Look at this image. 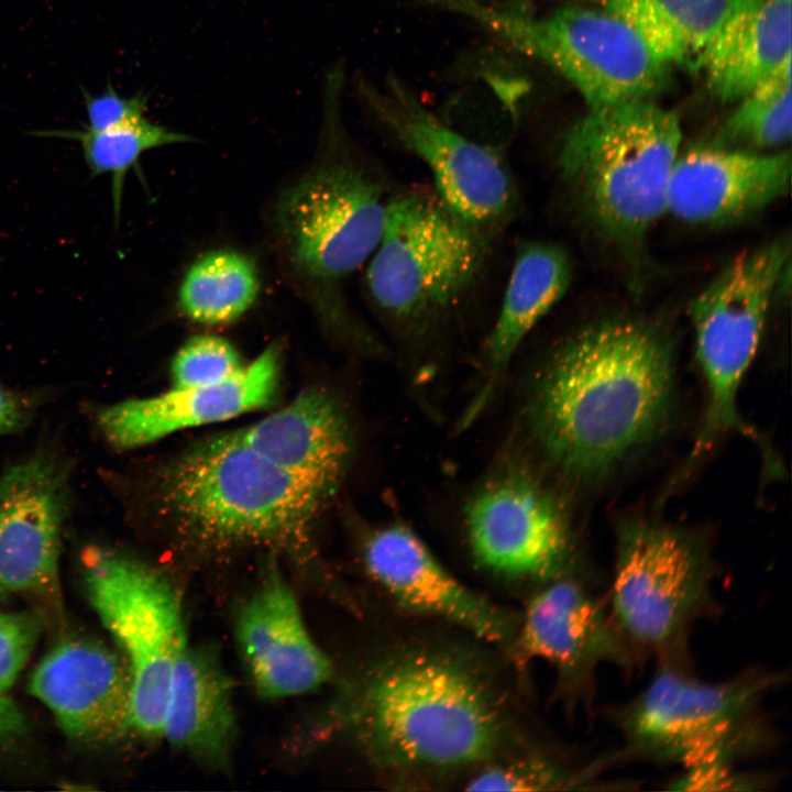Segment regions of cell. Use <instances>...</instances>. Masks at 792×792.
<instances>
[{"instance_id": "8", "label": "cell", "mask_w": 792, "mask_h": 792, "mask_svg": "<svg viewBox=\"0 0 792 792\" xmlns=\"http://www.w3.org/2000/svg\"><path fill=\"white\" fill-rule=\"evenodd\" d=\"M484 260L482 231L454 215L437 194L391 195L365 286L392 322L421 328L458 306Z\"/></svg>"}, {"instance_id": "17", "label": "cell", "mask_w": 792, "mask_h": 792, "mask_svg": "<svg viewBox=\"0 0 792 792\" xmlns=\"http://www.w3.org/2000/svg\"><path fill=\"white\" fill-rule=\"evenodd\" d=\"M790 182L789 151L695 146L676 157L667 211L689 223L723 226L780 199L789 191Z\"/></svg>"}, {"instance_id": "9", "label": "cell", "mask_w": 792, "mask_h": 792, "mask_svg": "<svg viewBox=\"0 0 792 792\" xmlns=\"http://www.w3.org/2000/svg\"><path fill=\"white\" fill-rule=\"evenodd\" d=\"M706 549L668 526L623 527L607 595L610 614L637 657L685 654L696 622L715 609Z\"/></svg>"}, {"instance_id": "13", "label": "cell", "mask_w": 792, "mask_h": 792, "mask_svg": "<svg viewBox=\"0 0 792 792\" xmlns=\"http://www.w3.org/2000/svg\"><path fill=\"white\" fill-rule=\"evenodd\" d=\"M74 468L64 449L47 443L0 472V598L57 592Z\"/></svg>"}, {"instance_id": "6", "label": "cell", "mask_w": 792, "mask_h": 792, "mask_svg": "<svg viewBox=\"0 0 792 792\" xmlns=\"http://www.w3.org/2000/svg\"><path fill=\"white\" fill-rule=\"evenodd\" d=\"M681 140L674 112L650 98L622 101L588 109L572 125L560 167L596 227L634 243L667 211Z\"/></svg>"}, {"instance_id": "1", "label": "cell", "mask_w": 792, "mask_h": 792, "mask_svg": "<svg viewBox=\"0 0 792 792\" xmlns=\"http://www.w3.org/2000/svg\"><path fill=\"white\" fill-rule=\"evenodd\" d=\"M672 385V354L662 336L635 321H606L572 337L541 369L529 425L556 466L595 479L659 429Z\"/></svg>"}, {"instance_id": "24", "label": "cell", "mask_w": 792, "mask_h": 792, "mask_svg": "<svg viewBox=\"0 0 792 792\" xmlns=\"http://www.w3.org/2000/svg\"><path fill=\"white\" fill-rule=\"evenodd\" d=\"M792 57V0H730L701 67L713 94L738 101Z\"/></svg>"}, {"instance_id": "25", "label": "cell", "mask_w": 792, "mask_h": 792, "mask_svg": "<svg viewBox=\"0 0 792 792\" xmlns=\"http://www.w3.org/2000/svg\"><path fill=\"white\" fill-rule=\"evenodd\" d=\"M257 292V273L250 258L232 250H217L188 268L179 286L178 306L193 321L226 324L250 309Z\"/></svg>"}, {"instance_id": "15", "label": "cell", "mask_w": 792, "mask_h": 792, "mask_svg": "<svg viewBox=\"0 0 792 792\" xmlns=\"http://www.w3.org/2000/svg\"><path fill=\"white\" fill-rule=\"evenodd\" d=\"M520 654L558 669L571 689L591 695L603 664L634 669L638 657L607 604L574 575L543 583L529 601L519 629Z\"/></svg>"}, {"instance_id": "10", "label": "cell", "mask_w": 792, "mask_h": 792, "mask_svg": "<svg viewBox=\"0 0 792 792\" xmlns=\"http://www.w3.org/2000/svg\"><path fill=\"white\" fill-rule=\"evenodd\" d=\"M80 563L90 605L127 660L132 728L161 735L174 668L187 645L176 590L154 568L110 547H86Z\"/></svg>"}, {"instance_id": "31", "label": "cell", "mask_w": 792, "mask_h": 792, "mask_svg": "<svg viewBox=\"0 0 792 792\" xmlns=\"http://www.w3.org/2000/svg\"><path fill=\"white\" fill-rule=\"evenodd\" d=\"M38 635V623L28 613H0V696L12 686Z\"/></svg>"}, {"instance_id": "23", "label": "cell", "mask_w": 792, "mask_h": 792, "mask_svg": "<svg viewBox=\"0 0 792 792\" xmlns=\"http://www.w3.org/2000/svg\"><path fill=\"white\" fill-rule=\"evenodd\" d=\"M230 679L208 647L186 645L172 675L162 734L210 766H224L237 735Z\"/></svg>"}, {"instance_id": "27", "label": "cell", "mask_w": 792, "mask_h": 792, "mask_svg": "<svg viewBox=\"0 0 792 792\" xmlns=\"http://www.w3.org/2000/svg\"><path fill=\"white\" fill-rule=\"evenodd\" d=\"M792 57L758 81L718 132L717 145L776 148L792 134Z\"/></svg>"}, {"instance_id": "35", "label": "cell", "mask_w": 792, "mask_h": 792, "mask_svg": "<svg viewBox=\"0 0 792 792\" xmlns=\"http://www.w3.org/2000/svg\"><path fill=\"white\" fill-rule=\"evenodd\" d=\"M24 728V718L13 702L0 696V739L19 734Z\"/></svg>"}, {"instance_id": "4", "label": "cell", "mask_w": 792, "mask_h": 792, "mask_svg": "<svg viewBox=\"0 0 792 792\" xmlns=\"http://www.w3.org/2000/svg\"><path fill=\"white\" fill-rule=\"evenodd\" d=\"M354 729L378 761L447 768L493 752L501 719L483 681L436 653L389 660L364 683L351 711Z\"/></svg>"}, {"instance_id": "32", "label": "cell", "mask_w": 792, "mask_h": 792, "mask_svg": "<svg viewBox=\"0 0 792 792\" xmlns=\"http://www.w3.org/2000/svg\"><path fill=\"white\" fill-rule=\"evenodd\" d=\"M88 131L100 132L141 121L145 118L147 96L142 91L124 97L112 86L98 95L81 88Z\"/></svg>"}, {"instance_id": "18", "label": "cell", "mask_w": 792, "mask_h": 792, "mask_svg": "<svg viewBox=\"0 0 792 792\" xmlns=\"http://www.w3.org/2000/svg\"><path fill=\"white\" fill-rule=\"evenodd\" d=\"M235 637L257 692L283 698L316 690L332 664L308 632L289 583L274 566L239 610Z\"/></svg>"}, {"instance_id": "2", "label": "cell", "mask_w": 792, "mask_h": 792, "mask_svg": "<svg viewBox=\"0 0 792 792\" xmlns=\"http://www.w3.org/2000/svg\"><path fill=\"white\" fill-rule=\"evenodd\" d=\"M344 64L331 66L322 87V122L311 165L279 195L272 230L293 279L324 312L376 249L391 195L378 172L349 136L341 114Z\"/></svg>"}, {"instance_id": "26", "label": "cell", "mask_w": 792, "mask_h": 792, "mask_svg": "<svg viewBox=\"0 0 792 792\" xmlns=\"http://www.w3.org/2000/svg\"><path fill=\"white\" fill-rule=\"evenodd\" d=\"M33 134L77 141L90 176H111L116 223L120 220L125 176L139 164L141 156L156 147L194 141L190 135L156 124L146 117L139 122L100 132L82 128L41 130Z\"/></svg>"}, {"instance_id": "22", "label": "cell", "mask_w": 792, "mask_h": 792, "mask_svg": "<svg viewBox=\"0 0 792 792\" xmlns=\"http://www.w3.org/2000/svg\"><path fill=\"white\" fill-rule=\"evenodd\" d=\"M570 279V258L561 246L531 241L517 249L497 319L484 345L481 389L465 421L485 407L517 349L563 297Z\"/></svg>"}, {"instance_id": "16", "label": "cell", "mask_w": 792, "mask_h": 792, "mask_svg": "<svg viewBox=\"0 0 792 792\" xmlns=\"http://www.w3.org/2000/svg\"><path fill=\"white\" fill-rule=\"evenodd\" d=\"M279 376V351L265 349L229 380L208 386H174L144 398L96 408L92 422L116 451L144 447L173 432L223 421L270 404Z\"/></svg>"}, {"instance_id": "21", "label": "cell", "mask_w": 792, "mask_h": 792, "mask_svg": "<svg viewBox=\"0 0 792 792\" xmlns=\"http://www.w3.org/2000/svg\"><path fill=\"white\" fill-rule=\"evenodd\" d=\"M232 433L328 496L343 479L352 453V433L341 406L319 388L306 389L287 406Z\"/></svg>"}, {"instance_id": "29", "label": "cell", "mask_w": 792, "mask_h": 792, "mask_svg": "<svg viewBox=\"0 0 792 792\" xmlns=\"http://www.w3.org/2000/svg\"><path fill=\"white\" fill-rule=\"evenodd\" d=\"M242 367L240 355L231 343L215 336H196L189 339L174 358V386L220 384Z\"/></svg>"}, {"instance_id": "33", "label": "cell", "mask_w": 792, "mask_h": 792, "mask_svg": "<svg viewBox=\"0 0 792 792\" xmlns=\"http://www.w3.org/2000/svg\"><path fill=\"white\" fill-rule=\"evenodd\" d=\"M767 783L760 774H745L737 772L734 765L712 763L684 769L683 774L674 782L676 790H746L756 789L758 784Z\"/></svg>"}, {"instance_id": "5", "label": "cell", "mask_w": 792, "mask_h": 792, "mask_svg": "<svg viewBox=\"0 0 792 792\" xmlns=\"http://www.w3.org/2000/svg\"><path fill=\"white\" fill-rule=\"evenodd\" d=\"M784 679L755 668L708 682L692 672L685 654L659 659L649 683L613 713L620 755L683 770L759 755L776 739L762 702Z\"/></svg>"}, {"instance_id": "14", "label": "cell", "mask_w": 792, "mask_h": 792, "mask_svg": "<svg viewBox=\"0 0 792 792\" xmlns=\"http://www.w3.org/2000/svg\"><path fill=\"white\" fill-rule=\"evenodd\" d=\"M464 519L472 554L486 569L543 583L568 574V521L530 476L514 472L488 482L470 498Z\"/></svg>"}, {"instance_id": "28", "label": "cell", "mask_w": 792, "mask_h": 792, "mask_svg": "<svg viewBox=\"0 0 792 792\" xmlns=\"http://www.w3.org/2000/svg\"><path fill=\"white\" fill-rule=\"evenodd\" d=\"M628 24L668 65H681L685 34L707 0H593Z\"/></svg>"}, {"instance_id": "30", "label": "cell", "mask_w": 792, "mask_h": 792, "mask_svg": "<svg viewBox=\"0 0 792 792\" xmlns=\"http://www.w3.org/2000/svg\"><path fill=\"white\" fill-rule=\"evenodd\" d=\"M592 777L570 773L543 758H527L483 770L470 782L472 791L561 790L586 783Z\"/></svg>"}, {"instance_id": "3", "label": "cell", "mask_w": 792, "mask_h": 792, "mask_svg": "<svg viewBox=\"0 0 792 792\" xmlns=\"http://www.w3.org/2000/svg\"><path fill=\"white\" fill-rule=\"evenodd\" d=\"M163 510L186 536L210 547L255 544L306 556L330 497L242 444L207 440L158 475Z\"/></svg>"}, {"instance_id": "11", "label": "cell", "mask_w": 792, "mask_h": 792, "mask_svg": "<svg viewBox=\"0 0 792 792\" xmlns=\"http://www.w3.org/2000/svg\"><path fill=\"white\" fill-rule=\"evenodd\" d=\"M789 254L783 241L739 254L691 305L696 356L707 395L704 420L690 455L692 462L729 431L762 444L758 432L741 419L737 397L758 350Z\"/></svg>"}, {"instance_id": "34", "label": "cell", "mask_w": 792, "mask_h": 792, "mask_svg": "<svg viewBox=\"0 0 792 792\" xmlns=\"http://www.w3.org/2000/svg\"><path fill=\"white\" fill-rule=\"evenodd\" d=\"M47 396L43 389H18L0 383V438L24 431Z\"/></svg>"}, {"instance_id": "19", "label": "cell", "mask_w": 792, "mask_h": 792, "mask_svg": "<svg viewBox=\"0 0 792 792\" xmlns=\"http://www.w3.org/2000/svg\"><path fill=\"white\" fill-rule=\"evenodd\" d=\"M30 692L73 739L106 743L132 728L128 668L98 642L57 645L33 672Z\"/></svg>"}, {"instance_id": "20", "label": "cell", "mask_w": 792, "mask_h": 792, "mask_svg": "<svg viewBox=\"0 0 792 792\" xmlns=\"http://www.w3.org/2000/svg\"><path fill=\"white\" fill-rule=\"evenodd\" d=\"M363 558L371 576L403 605L491 642L507 638L509 625L503 613L449 572L408 526L394 522L373 530Z\"/></svg>"}, {"instance_id": "12", "label": "cell", "mask_w": 792, "mask_h": 792, "mask_svg": "<svg viewBox=\"0 0 792 792\" xmlns=\"http://www.w3.org/2000/svg\"><path fill=\"white\" fill-rule=\"evenodd\" d=\"M352 82L370 117L430 170L437 195L454 215L480 231L509 217L516 191L497 151L442 122L392 70L378 81L359 72Z\"/></svg>"}, {"instance_id": "7", "label": "cell", "mask_w": 792, "mask_h": 792, "mask_svg": "<svg viewBox=\"0 0 792 792\" xmlns=\"http://www.w3.org/2000/svg\"><path fill=\"white\" fill-rule=\"evenodd\" d=\"M465 16L519 53L543 62L580 92L588 109L650 98L669 67L628 24L596 8L568 6L544 16L516 15L479 0H425Z\"/></svg>"}]
</instances>
